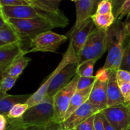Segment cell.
I'll list each match as a JSON object with an SVG mask.
<instances>
[{
	"label": "cell",
	"mask_w": 130,
	"mask_h": 130,
	"mask_svg": "<svg viewBox=\"0 0 130 130\" xmlns=\"http://www.w3.org/2000/svg\"><path fill=\"white\" fill-rule=\"evenodd\" d=\"M129 130H130V129H129Z\"/></svg>",
	"instance_id": "cell-44"
},
{
	"label": "cell",
	"mask_w": 130,
	"mask_h": 130,
	"mask_svg": "<svg viewBox=\"0 0 130 130\" xmlns=\"http://www.w3.org/2000/svg\"><path fill=\"white\" fill-rule=\"evenodd\" d=\"M29 1H32V2H38V1H39V0H29Z\"/></svg>",
	"instance_id": "cell-39"
},
{
	"label": "cell",
	"mask_w": 130,
	"mask_h": 130,
	"mask_svg": "<svg viewBox=\"0 0 130 130\" xmlns=\"http://www.w3.org/2000/svg\"><path fill=\"white\" fill-rule=\"evenodd\" d=\"M79 76L76 74L66 87L58 91L54 96L53 123L60 124L64 121L66 114L74 94L77 91V85Z\"/></svg>",
	"instance_id": "cell-8"
},
{
	"label": "cell",
	"mask_w": 130,
	"mask_h": 130,
	"mask_svg": "<svg viewBox=\"0 0 130 130\" xmlns=\"http://www.w3.org/2000/svg\"><path fill=\"white\" fill-rule=\"evenodd\" d=\"M32 95H10L0 94V114L6 116L13 107L19 104H26Z\"/></svg>",
	"instance_id": "cell-17"
},
{
	"label": "cell",
	"mask_w": 130,
	"mask_h": 130,
	"mask_svg": "<svg viewBox=\"0 0 130 130\" xmlns=\"http://www.w3.org/2000/svg\"><path fill=\"white\" fill-rule=\"evenodd\" d=\"M95 0H77L76 2V20L72 29L66 36L69 38L80 29L81 26L93 15Z\"/></svg>",
	"instance_id": "cell-14"
},
{
	"label": "cell",
	"mask_w": 130,
	"mask_h": 130,
	"mask_svg": "<svg viewBox=\"0 0 130 130\" xmlns=\"http://www.w3.org/2000/svg\"><path fill=\"white\" fill-rule=\"evenodd\" d=\"M111 1L112 3L113 13H114V16L116 17V15L118 14L119 10L124 4L125 0H111Z\"/></svg>",
	"instance_id": "cell-34"
},
{
	"label": "cell",
	"mask_w": 130,
	"mask_h": 130,
	"mask_svg": "<svg viewBox=\"0 0 130 130\" xmlns=\"http://www.w3.org/2000/svg\"><path fill=\"white\" fill-rule=\"evenodd\" d=\"M110 13H113L112 3L111 0H102L101 2L99 3L95 13L107 14Z\"/></svg>",
	"instance_id": "cell-27"
},
{
	"label": "cell",
	"mask_w": 130,
	"mask_h": 130,
	"mask_svg": "<svg viewBox=\"0 0 130 130\" xmlns=\"http://www.w3.org/2000/svg\"><path fill=\"white\" fill-rule=\"evenodd\" d=\"M129 104H130V100H129Z\"/></svg>",
	"instance_id": "cell-43"
},
{
	"label": "cell",
	"mask_w": 130,
	"mask_h": 130,
	"mask_svg": "<svg viewBox=\"0 0 130 130\" xmlns=\"http://www.w3.org/2000/svg\"><path fill=\"white\" fill-rule=\"evenodd\" d=\"M99 112H100L99 108L88 101L86 102L60 124V130H69L76 128L79 124Z\"/></svg>",
	"instance_id": "cell-11"
},
{
	"label": "cell",
	"mask_w": 130,
	"mask_h": 130,
	"mask_svg": "<svg viewBox=\"0 0 130 130\" xmlns=\"http://www.w3.org/2000/svg\"><path fill=\"white\" fill-rule=\"evenodd\" d=\"M123 24H124V30H125L127 36L130 37V19L126 21H124L123 22Z\"/></svg>",
	"instance_id": "cell-37"
},
{
	"label": "cell",
	"mask_w": 130,
	"mask_h": 130,
	"mask_svg": "<svg viewBox=\"0 0 130 130\" xmlns=\"http://www.w3.org/2000/svg\"><path fill=\"white\" fill-rule=\"evenodd\" d=\"M69 130H76V128H73V129H69Z\"/></svg>",
	"instance_id": "cell-40"
},
{
	"label": "cell",
	"mask_w": 130,
	"mask_h": 130,
	"mask_svg": "<svg viewBox=\"0 0 130 130\" xmlns=\"http://www.w3.org/2000/svg\"><path fill=\"white\" fill-rule=\"evenodd\" d=\"M102 1V0H95V3H94V7H93V14L96 13L98 5H99V3L101 2Z\"/></svg>",
	"instance_id": "cell-38"
},
{
	"label": "cell",
	"mask_w": 130,
	"mask_h": 130,
	"mask_svg": "<svg viewBox=\"0 0 130 130\" xmlns=\"http://www.w3.org/2000/svg\"><path fill=\"white\" fill-rule=\"evenodd\" d=\"M6 20L20 34L24 50L25 43L27 44V50L30 41L38 35L55 27H66L69 24V19L63 13L53 16L29 19H8Z\"/></svg>",
	"instance_id": "cell-1"
},
{
	"label": "cell",
	"mask_w": 130,
	"mask_h": 130,
	"mask_svg": "<svg viewBox=\"0 0 130 130\" xmlns=\"http://www.w3.org/2000/svg\"><path fill=\"white\" fill-rule=\"evenodd\" d=\"M7 119L8 126L6 130H60V124H55L48 128L40 126H24L19 124L14 119L7 118Z\"/></svg>",
	"instance_id": "cell-22"
},
{
	"label": "cell",
	"mask_w": 130,
	"mask_h": 130,
	"mask_svg": "<svg viewBox=\"0 0 130 130\" xmlns=\"http://www.w3.org/2000/svg\"><path fill=\"white\" fill-rule=\"evenodd\" d=\"M111 71H107L102 67L100 69L95 75L96 79L93 86L88 101L95 105L100 110L107 107V90L108 80Z\"/></svg>",
	"instance_id": "cell-9"
},
{
	"label": "cell",
	"mask_w": 130,
	"mask_h": 130,
	"mask_svg": "<svg viewBox=\"0 0 130 130\" xmlns=\"http://www.w3.org/2000/svg\"><path fill=\"white\" fill-rule=\"evenodd\" d=\"M0 13L6 19H29L41 17L53 16L62 13L58 8L34 6H0Z\"/></svg>",
	"instance_id": "cell-5"
},
{
	"label": "cell",
	"mask_w": 130,
	"mask_h": 130,
	"mask_svg": "<svg viewBox=\"0 0 130 130\" xmlns=\"http://www.w3.org/2000/svg\"><path fill=\"white\" fill-rule=\"evenodd\" d=\"M116 77L119 86L124 83H130V72L126 70L118 69L116 71Z\"/></svg>",
	"instance_id": "cell-30"
},
{
	"label": "cell",
	"mask_w": 130,
	"mask_h": 130,
	"mask_svg": "<svg viewBox=\"0 0 130 130\" xmlns=\"http://www.w3.org/2000/svg\"><path fill=\"white\" fill-rule=\"evenodd\" d=\"M77 62L71 63L66 66L51 83L46 96H54L62 89L66 87L77 74Z\"/></svg>",
	"instance_id": "cell-12"
},
{
	"label": "cell",
	"mask_w": 130,
	"mask_h": 130,
	"mask_svg": "<svg viewBox=\"0 0 130 130\" xmlns=\"http://www.w3.org/2000/svg\"><path fill=\"white\" fill-rule=\"evenodd\" d=\"M107 107L116 106L126 104L124 96L121 91L120 87L117 81L116 71H111L108 80L107 90Z\"/></svg>",
	"instance_id": "cell-16"
},
{
	"label": "cell",
	"mask_w": 130,
	"mask_h": 130,
	"mask_svg": "<svg viewBox=\"0 0 130 130\" xmlns=\"http://www.w3.org/2000/svg\"><path fill=\"white\" fill-rule=\"evenodd\" d=\"M53 115V96H46L40 103L29 107L22 117L14 119L22 125L48 128L55 124Z\"/></svg>",
	"instance_id": "cell-3"
},
{
	"label": "cell",
	"mask_w": 130,
	"mask_h": 130,
	"mask_svg": "<svg viewBox=\"0 0 130 130\" xmlns=\"http://www.w3.org/2000/svg\"><path fill=\"white\" fill-rule=\"evenodd\" d=\"M95 26L93 20L91 18H90L78 30L74 33L69 38L77 57L90 35L95 29Z\"/></svg>",
	"instance_id": "cell-15"
},
{
	"label": "cell",
	"mask_w": 130,
	"mask_h": 130,
	"mask_svg": "<svg viewBox=\"0 0 130 130\" xmlns=\"http://www.w3.org/2000/svg\"><path fill=\"white\" fill-rule=\"evenodd\" d=\"M67 39L66 35H60L52 30L41 33L30 41L29 48L24 53L25 55L32 52H56Z\"/></svg>",
	"instance_id": "cell-7"
},
{
	"label": "cell",
	"mask_w": 130,
	"mask_h": 130,
	"mask_svg": "<svg viewBox=\"0 0 130 130\" xmlns=\"http://www.w3.org/2000/svg\"><path fill=\"white\" fill-rule=\"evenodd\" d=\"M71 1H74L75 3L76 2V1H77V0H71Z\"/></svg>",
	"instance_id": "cell-41"
},
{
	"label": "cell",
	"mask_w": 130,
	"mask_h": 130,
	"mask_svg": "<svg viewBox=\"0 0 130 130\" xmlns=\"http://www.w3.org/2000/svg\"><path fill=\"white\" fill-rule=\"evenodd\" d=\"M94 130H104V126L102 118L101 112H99L95 114Z\"/></svg>",
	"instance_id": "cell-33"
},
{
	"label": "cell",
	"mask_w": 130,
	"mask_h": 130,
	"mask_svg": "<svg viewBox=\"0 0 130 130\" xmlns=\"http://www.w3.org/2000/svg\"><path fill=\"white\" fill-rule=\"evenodd\" d=\"M129 129H130V124H129V127H128V130H129Z\"/></svg>",
	"instance_id": "cell-42"
},
{
	"label": "cell",
	"mask_w": 130,
	"mask_h": 130,
	"mask_svg": "<svg viewBox=\"0 0 130 130\" xmlns=\"http://www.w3.org/2000/svg\"><path fill=\"white\" fill-rule=\"evenodd\" d=\"M8 126V119L6 116L0 114V130H6Z\"/></svg>",
	"instance_id": "cell-35"
},
{
	"label": "cell",
	"mask_w": 130,
	"mask_h": 130,
	"mask_svg": "<svg viewBox=\"0 0 130 130\" xmlns=\"http://www.w3.org/2000/svg\"><path fill=\"white\" fill-rule=\"evenodd\" d=\"M25 55L22 43H12L0 46V74H2L17 58Z\"/></svg>",
	"instance_id": "cell-13"
},
{
	"label": "cell",
	"mask_w": 130,
	"mask_h": 130,
	"mask_svg": "<svg viewBox=\"0 0 130 130\" xmlns=\"http://www.w3.org/2000/svg\"><path fill=\"white\" fill-rule=\"evenodd\" d=\"M121 69L126 70L130 72V39L128 44L124 48V55L120 66Z\"/></svg>",
	"instance_id": "cell-29"
},
{
	"label": "cell",
	"mask_w": 130,
	"mask_h": 130,
	"mask_svg": "<svg viewBox=\"0 0 130 130\" xmlns=\"http://www.w3.org/2000/svg\"><path fill=\"white\" fill-rule=\"evenodd\" d=\"M127 37L123 22L116 19L108 29V54L103 68L109 71H117L120 69L125 48L124 43Z\"/></svg>",
	"instance_id": "cell-2"
},
{
	"label": "cell",
	"mask_w": 130,
	"mask_h": 130,
	"mask_svg": "<svg viewBox=\"0 0 130 130\" xmlns=\"http://www.w3.org/2000/svg\"><path fill=\"white\" fill-rule=\"evenodd\" d=\"M102 114V112H101ZM102 118L103 123H104V130H116L113 126L109 122V121L105 118V117L102 114Z\"/></svg>",
	"instance_id": "cell-36"
},
{
	"label": "cell",
	"mask_w": 130,
	"mask_h": 130,
	"mask_svg": "<svg viewBox=\"0 0 130 130\" xmlns=\"http://www.w3.org/2000/svg\"><path fill=\"white\" fill-rule=\"evenodd\" d=\"M116 130H128L130 124V104L107 107L100 111Z\"/></svg>",
	"instance_id": "cell-10"
},
{
	"label": "cell",
	"mask_w": 130,
	"mask_h": 130,
	"mask_svg": "<svg viewBox=\"0 0 130 130\" xmlns=\"http://www.w3.org/2000/svg\"><path fill=\"white\" fill-rule=\"evenodd\" d=\"M108 29L95 27L77 56V63L88 60L100 59L107 50Z\"/></svg>",
	"instance_id": "cell-4"
},
{
	"label": "cell",
	"mask_w": 130,
	"mask_h": 130,
	"mask_svg": "<svg viewBox=\"0 0 130 130\" xmlns=\"http://www.w3.org/2000/svg\"><path fill=\"white\" fill-rule=\"evenodd\" d=\"M96 60H88L83 62L77 66V74L79 77H93V68Z\"/></svg>",
	"instance_id": "cell-23"
},
{
	"label": "cell",
	"mask_w": 130,
	"mask_h": 130,
	"mask_svg": "<svg viewBox=\"0 0 130 130\" xmlns=\"http://www.w3.org/2000/svg\"><path fill=\"white\" fill-rule=\"evenodd\" d=\"M116 19L121 20L124 17L126 18L125 21L130 19V0H125L124 4L116 15Z\"/></svg>",
	"instance_id": "cell-28"
},
{
	"label": "cell",
	"mask_w": 130,
	"mask_h": 130,
	"mask_svg": "<svg viewBox=\"0 0 130 130\" xmlns=\"http://www.w3.org/2000/svg\"><path fill=\"white\" fill-rule=\"evenodd\" d=\"M94 119L95 115L85 120L76 128V130H94Z\"/></svg>",
	"instance_id": "cell-31"
},
{
	"label": "cell",
	"mask_w": 130,
	"mask_h": 130,
	"mask_svg": "<svg viewBox=\"0 0 130 130\" xmlns=\"http://www.w3.org/2000/svg\"><path fill=\"white\" fill-rule=\"evenodd\" d=\"M19 42L22 43L20 34L6 20L3 25L0 26V46Z\"/></svg>",
	"instance_id": "cell-19"
},
{
	"label": "cell",
	"mask_w": 130,
	"mask_h": 130,
	"mask_svg": "<svg viewBox=\"0 0 130 130\" xmlns=\"http://www.w3.org/2000/svg\"><path fill=\"white\" fill-rule=\"evenodd\" d=\"M96 79V76L93 77H79L77 85V91L85 90L90 86H93Z\"/></svg>",
	"instance_id": "cell-26"
},
{
	"label": "cell",
	"mask_w": 130,
	"mask_h": 130,
	"mask_svg": "<svg viewBox=\"0 0 130 130\" xmlns=\"http://www.w3.org/2000/svg\"><path fill=\"white\" fill-rule=\"evenodd\" d=\"M95 27L100 29H109L114 23L116 17L113 13L107 14L94 13L91 16Z\"/></svg>",
	"instance_id": "cell-21"
},
{
	"label": "cell",
	"mask_w": 130,
	"mask_h": 130,
	"mask_svg": "<svg viewBox=\"0 0 130 130\" xmlns=\"http://www.w3.org/2000/svg\"><path fill=\"white\" fill-rule=\"evenodd\" d=\"M121 91L126 102L129 103L130 100V83H124L119 86Z\"/></svg>",
	"instance_id": "cell-32"
},
{
	"label": "cell",
	"mask_w": 130,
	"mask_h": 130,
	"mask_svg": "<svg viewBox=\"0 0 130 130\" xmlns=\"http://www.w3.org/2000/svg\"><path fill=\"white\" fill-rule=\"evenodd\" d=\"M30 61V58L25 55H22L17 58L11 66L2 74H0L1 79L7 76H11L19 78L22 74L23 71Z\"/></svg>",
	"instance_id": "cell-20"
},
{
	"label": "cell",
	"mask_w": 130,
	"mask_h": 130,
	"mask_svg": "<svg viewBox=\"0 0 130 130\" xmlns=\"http://www.w3.org/2000/svg\"><path fill=\"white\" fill-rule=\"evenodd\" d=\"M93 86V85L85 89V90L76 91L70 102L69 106L67 112L66 114L64 121L67 119L72 113L74 112L77 109H79L80 107L82 106L84 104L88 102L91 91L92 90Z\"/></svg>",
	"instance_id": "cell-18"
},
{
	"label": "cell",
	"mask_w": 130,
	"mask_h": 130,
	"mask_svg": "<svg viewBox=\"0 0 130 130\" xmlns=\"http://www.w3.org/2000/svg\"><path fill=\"white\" fill-rule=\"evenodd\" d=\"M29 108L27 104H19L13 107L6 117L10 119H19L23 116Z\"/></svg>",
	"instance_id": "cell-24"
},
{
	"label": "cell",
	"mask_w": 130,
	"mask_h": 130,
	"mask_svg": "<svg viewBox=\"0 0 130 130\" xmlns=\"http://www.w3.org/2000/svg\"><path fill=\"white\" fill-rule=\"evenodd\" d=\"M74 62H77V57L74 52L72 43L70 41L68 48L63 54L62 60L57 67V68L50 75L48 79L43 83V84L40 86V88L34 94L31 95V96L29 98L28 101L26 102V104L29 105V107H31L40 103L46 96L48 88H49L51 83L52 82L55 77L66 66L71 63H74Z\"/></svg>",
	"instance_id": "cell-6"
},
{
	"label": "cell",
	"mask_w": 130,
	"mask_h": 130,
	"mask_svg": "<svg viewBox=\"0 0 130 130\" xmlns=\"http://www.w3.org/2000/svg\"><path fill=\"white\" fill-rule=\"evenodd\" d=\"M17 77L7 76L1 79L0 84V94H6V92L13 86L17 80Z\"/></svg>",
	"instance_id": "cell-25"
}]
</instances>
